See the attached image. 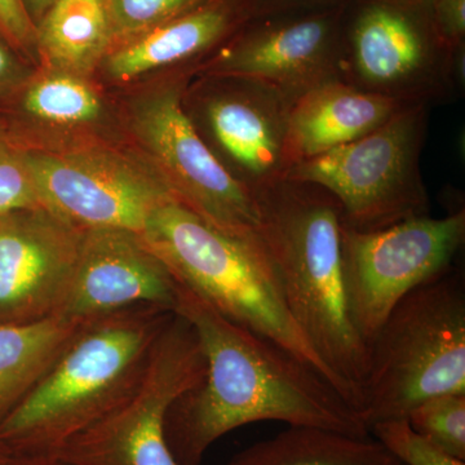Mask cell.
Segmentation results:
<instances>
[{
	"mask_svg": "<svg viewBox=\"0 0 465 465\" xmlns=\"http://www.w3.org/2000/svg\"><path fill=\"white\" fill-rule=\"evenodd\" d=\"M174 312L194 327L206 360L203 378L166 415L177 465H202L217 440L256 421L370 436L341 394L281 345L232 322L180 283Z\"/></svg>",
	"mask_w": 465,
	"mask_h": 465,
	"instance_id": "obj_1",
	"label": "cell"
},
{
	"mask_svg": "<svg viewBox=\"0 0 465 465\" xmlns=\"http://www.w3.org/2000/svg\"><path fill=\"white\" fill-rule=\"evenodd\" d=\"M255 197L260 235L291 317L360 416L369 347L345 299L341 204L318 186L290 182L260 189Z\"/></svg>",
	"mask_w": 465,
	"mask_h": 465,
	"instance_id": "obj_2",
	"label": "cell"
},
{
	"mask_svg": "<svg viewBox=\"0 0 465 465\" xmlns=\"http://www.w3.org/2000/svg\"><path fill=\"white\" fill-rule=\"evenodd\" d=\"M174 311L137 305L79 327L41 381L0 424L9 454H54L134 390Z\"/></svg>",
	"mask_w": 465,
	"mask_h": 465,
	"instance_id": "obj_3",
	"label": "cell"
},
{
	"mask_svg": "<svg viewBox=\"0 0 465 465\" xmlns=\"http://www.w3.org/2000/svg\"><path fill=\"white\" fill-rule=\"evenodd\" d=\"M140 237L182 286L232 322L289 351L336 390L291 317L262 235L246 240L226 234L170 198L155 208Z\"/></svg>",
	"mask_w": 465,
	"mask_h": 465,
	"instance_id": "obj_4",
	"label": "cell"
},
{
	"mask_svg": "<svg viewBox=\"0 0 465 465\" xmlns=\"http://www.w3.org/2000/svg\"><path fill=\"white\" fill-rule=\"evenodd\" d=\"M449 393H465V283L452 269L403 296L370 342L360 418L370 432Z\"/></svg>",
	"mask_w": 465,
	"mask_h": 465,
	"instance_id": "obj_5",
	"label": "cell"
},
{
	"mask_svg": "<svg viewBox=\"0 0 465 465\" xmlns=\"http://www.w3.org/2000/svg\"><path fill=\"white\" fill-rule=\"evenodd\" d=\"M419 110H397L381 127L287 168L282 182L309 183L331 194L341 223L378 231L427 213L416 168Z\"/></svg>",
	"mask_w": 465,
	"mask_h": 465,
	"instance_id": "obj_6",
	"label": "cell"
},
{
	"mask_svg": "<svg viewBox=\"0 0 465 465\" xmlns=\"http://www.w3.org/2000/svg\"><path fill=\"white\" fill-rule=\"evenodd\" d=\"M204 371L206 360L197 331L174 312L134 390L52 455L73 465H177L164 436L166 415Z\"/></svg>",
	"mask_w": 465,
	"mask_h": 465,
	"instance_id": "obj_7",
	"label": "cell"
},
{
	"mask_svg": "<svg viewBox=\"0 0 465 465\" xmlns=\"http://www.w3.org/2000/svg\"><path fill=\"white\" fill-rule=\"evenodd\" d=\"M464 237V211L443 219L411 217L371 232L341 223L349 317L367 347L403 296L451 269Z\"/></svg>",
	"mask_w": 465,
	"mask_h": 465,
	"instance_id": "obj_8",
	"label": "cell"
},
{
	"mask_svg": "<svg viewBox=\"0 0 465 465\" xmlns=\"http://www.w3.org/2000/svg\"><path fill=\"white\" fill-rule=\"evenodd\" d=\"M134 130L174 200L226 234L260 238L255 193L235 179L202 140L177 88H163L140 100Z\"/></svg>",
	"mask_w": 465,
	"mask_h": 465,
	"instance_id": "obj_9",
	"label": "cell"
},
{
	"mask_svg": "<svg viewBox=\"0 0 465 465\" xmlns=\"http://www.w3.org/2000/svg\"><path fill=\"white\" fill-rule=\"evenodd\" d=\"M25 155L43 207L82 231L119 229L143 235L155 208L173 198L159 177L108 150L25 148Z\"/></svg>",
	"mask_w": 465,
	"mask_h": 465,
	"instance_id": "obj_10",
	"label": "cell"
},
{
	"mask_svg": "<svg viewBox=\"0 0 465 465\" xmlns=\"http://www.w3.org/2000/svg\"><path fill=\"white\" fill-rule=\"evenodd\" d=\"M348 2L252 18L226 41L213 60V73L265 84L280 94L283 88L311 90L344 45Z\"/></svg>",
	"mask_w": 465,
	"mask_h": 465,
	"instance_id": "obj_11",
	"label": "cell"
},
{
	"mask_svg": "<svg viewBox=\"0 0 465 465\" xmlns=\"http://www.w3.org/2000/svg\"><path fill=\"white\" fill-rule=\"evenodd\" d=\"M84 232L45 208L0 215V324L60 314Z\"/></svg>",
	"mask_w": 465,
	"mask_h": 465,
	"instance_id": "obj_12",
	"label": "cell"
},
{
	"mask_svg": "<svg viewBox=\"0 0 465 465\" xmlns=\"http://www.w3.org/2000/svg\"><path fill=\"white\" fill-rule=\"evenodd\" d=\"M179 283L139 234L84 232L74 277L58 316L84 323L137 305L174 311Z\"/></svg>",
	"mask_w": 465,
	"mask_h": 465,
	"instance_id": "obj_13",
	"label": "cell"
},
{
	"mask_svg": "<svg viewBox=\"0 0 465 465\" xmlns=\"http://www.w3.org/2000/svg\"><path fill=\"white\" fill-rule=\"evenodd\" d=\"M344 45L367 84H397L446 47L430 16V0H349Z\"/></svg>",
	"mask_w": 465,
	"mask_h": 465,
	"instance_id": "obj_14",
	"label": "cell"
},
{
	"mask_svg": "<svg viewBox=\"0 0 465 465\" xmlns=\"http://www.w3.org/2000/svg\"><path fill=\"white\" fill-rule=\"evenodd\" d=\"M256 17L252 0H204L104 58L109 75L127 82L213 50Z\"/></svg>",
	"mask_w": 465,
	"mask_h": 465,
	"instance_id": "obj_15",
	"label": "cell"
},
{
	"mask_svg": "<svg viewBox=\"0 0 465 465\" xmlns=\"http://www.w3.org/2000/svg\"><path fill=\"white\" fill-rule=\"evenodd\" d=\"M280 94L262 84L258 94L216 97L206 108L213 139L253 193L281 182L287 170L284 131L289 109L284 110Z\"/></svg>",
	"mask_w": 465,
	"mask_h": 465,
	"instance_id": "obj_16",
	"label": "cell"
},
{
	"mask_svg": "<svg viewBox=\"0 0 465 465\" xmlns=\"http://www.w3.org/2000/svg\"><path fill=\"white\" fill-rule=\"evenodd\" d=\"M396 112L397 100L387 94L358 91L335 82L314 85L287 110V168L361 139Z\"/></svg>",
	"mask_w": 465,
	"mask_h": 465,
	"instance_id": "obj_17",
	"label": "cell"
},
{
	"mask_svg": "<svg viewBox=\"0 0 465 465\" xmlns=\"http://www.w3.org/2000/svg\"><path fill=\"white\" fill-rule=\"evenodd\" d=\"M35 27L36 54L61 73L84 76L112 51L109 0H54Z\"/></svg>",
	"mask_w": 465,
	"mask_h": 465,
	"instance_id": "obj_18",
	"label": "cell"
},
{
	"mask_svg": "<svg viewBox=\"0 0 465 465\" xmlns=\"http://www.w3.org/2000/svg\"><path fill=\"white\" fill-rule=\"evenodd\" d=\"M82 324L61 316L0 324V424L50 370Z\"/></svg>",
	"mask_w": 465,
	"mask_h": 465,
	"instance_id": "obj_19",
	"label": "cell"
},
{
	"mask_svg": "<svg viewBox=\"0 0 465 465\" xmlns=\"http://www.w3.org/2000/svg\"><path fill=\"white\" fill-rule=\"evenodd\" d=\"M225 465H405L378 440L290 427L250 446Z\"/></svg>",
	"mask_w": 465,
	"mask_h": 465,
	"instance_id": "obj_20",
	"label": "cell"
},
{
	"mask_svg": "<svg viewBox=\"0 0 465 465\" xmlns=\"http://www.w3.org/2000/svg\"><path fill=\"white\" fill-rule=\"evenodd\" d=\"M101 101L82 76L58 72L17 87L0 103V118H29L57 125L96 121Z\"/></svg>",
	"mask_w": 465,
	"mask_h": 465,
	"instance_id": "obj_21",
	"label": "cell"
},
{
	"mask_svg": "<svg viewBox=\"0 0 465 465\" xmlns=\"http://www.w3.org/2000/svg\"><path fill=\"white\" fill-rule=\"evenodd\" d=\"M406 419L416 433L465 461V393L432 397L416 406Z\"/></svg>",
	"mask_w": 465,
	"mask_h": 465,
	"instance_id": "obj_22",
	"label": "cell"
},
{
	"mask_svg": "<svg viewBox=\"0 0 465 465\" xmlns=\"http://www.w3.org/2000/svg\"><path fill=\"white\" fill-rule=\"evenodd\" d=\"M204 0H109L113 48L150 32Z\"/></svg>",
	"mask_w": 465,
	"mask_h": 465,
	"instance_id": "obj_23",
	"label": "cell"
},
{
	"mask_svg": "<svg viewBox=\"0 0 465 465\" xmlns=\"http://www.w3.org/2000/svg\"><path fill=\"white\" fill-rule=\"evenodd\" d=\"M30 208L45 207L27 167L25 146L0 121V215Z\"/></svg>",
	"mask_w": 465,
	"mask_h": 465,
	"instance_id": "obj_24",
	"label": "cell"
},
{
	"mask_svg": "<svg viewBox=\"0 0 465 465\" xmlns=\"http://www.w3.org/2000/svg\"><path fill=\"white\" fill-rule=\"evenodd\" d=\"M370 434L391 455L405 465H465L464 460L451 457L420 434L416 433L407 419L378 421Z\"/></svg>",
	"mask_w": 465,
	"mask_h": 465,
	"instance_id": "obj_25",
	"label": "cell"
},
{
	"mask_svg": "<svg viewBox=\"0 0 465 465\" xmlns=\"http://www.w3.org/2000/svg\"><path fill=\"white\" fill-rule=\"evenodd\" d=\"M0 34L21 56L36 54V27L24 0H0Z\"/></svg>",
	"mask_w": 465,
	"mask_h": 465,
	"instance_id": "obj_26",
	"label": "cell"
},
{
	"mask_svg": "<svg viewBox=\"0 0 465 465\" xmlns=\"http://www.w3.org/2000/svg\"><path fill=\"white\" fill-rule=\"evenodd\" d=\"M434 26L448 47H459L465 35V0H430Z\"/></svg>",
	"mask_w": 465,
	"mask_h": 465,
	"instance_id": "obj_27",
	"label": "cell"
},
{
	"mask_svg": "<svg viewBox=\"0 0 465 465\" xmlns=\"http://www.w3.org/2000/svg\"><path fill=\"white\" fill-rule=\"evenodd\" d=\"M18 54L0 34V103L23 82V65Z\"/></svg>",
	"mask_w": 465,
	"mask_h": 465,
	"instance_id": "obj_28",
	"label": "cell"
},
{
	"mask_svg": "<svg viewBox=\"0 0 465 465\" xmlns=\"http://www.w3.org/2000/svg\"><path fill=\"white\" fill-rule=\"evenodd\" d=\"M345 2L348 0H252L256 17L330 7Z\"/></svg>",
	"mask_w": 465,
	"mask_h": 465,
	"instance_id": "obj_29",
	"label": "cell"
},
{
	"mask_svg": "<svg viewBox=\"0 0 465 465\" xmlns=\"http://www.w3.org/2000/svg\"><path fill=\"white\" fill-rule=\"evenodd\" d=\"M0 465H73L52 454H9Z\"/></svg>",
	"mask_w": 465,
	"mask_h": 465,
	"instance_id": "obj_30",
	"label": "cell"
},
{
	"mask_svg": "<svg viewBox=\"0 0 465 465\" xmlns=\"http://www.w3.org/2000/svg\"><path fill=\"white\" fill-rule=\"evenodd\" d=\"M54 2V0H24V5H25L27 14L33 23L36 25V23L41 20L43 15L47 12Z\"/></svg>",
	"mask_w": 465,
	"mask_h": 465,
	"instance_id": "obj_31",
	"label": "cell"
},
{
	"mask_svg": "<svg viewBox=\"0 0 465 465\" xmlns=\"http://www.w3.org/2000/svg\"><path fill=\"white\" fill-rule=\"evenodd\" d=\"M8 457V452L5 451V449L2 448V446H0V464L3 463V461L5 460V458Z\"/></svg>",
	"mask_w": 465,
	"mask_h": 465,
	"instance_id": "obj_32",
	"label": "cell"
}]
</instances>
